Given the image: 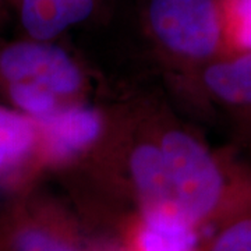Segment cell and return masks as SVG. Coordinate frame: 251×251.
Instances as JSON below:
<instances>
[{"instance_id":"8fae6325","label":"cell","mask_w":251,"mask_h":251,"mask_svg":"<svg viewBox=\"0 0 251 251\" xmlns=\"http://www.w3.org/2000/svg\"><path fill=\"white\" fill-rule=\"evenodd\" d=\"M209 251H251V211L244 212L222 230Z\"/></svg>"},{"instance_id":"7c38bea8","label":"cell","mask_w":251,"mask_h":251,"mask_svg":"<svg viewBox=\"0 0 251 251\" xmlns=\"http://www.w3.org/2000/svg\"><path fill=\"white\" fill-rule=\"evenodd\" d=\"M230 32L243 50H251V0H230Z\"/></svg>"},{"instance_id":"52a82bcc","label":"cell","mask_w":251,"mask_h":251,"mask_svg":"<svg viewBox=\"0 0 251 251\" xmlns=\"http://www.w3.org/2000/svg\"><path fill=\"white\" fill-rule=\"evenodd\" d=\"M94 0H18L20 23L29 38L52 41L69 27L84 21Z\"/></svg>"},{"instance_id":"3957f363","label":"cell","mask_w":251,"mask_h":251,"mask_svg":"<svg viewBox=\"0 0 251 251\" xmlns=\"http://www.w3.org/2000/svg\"><path fill=\"white\" fill-rule=\"evenodd\" d=\"M148 17L155 35L176 53L206 57L221 41L215 0H151Z\"/></svg>"},{"instance_id":"30bf717a","label":"cell","mask_w":251,"mask_h":251,"mask_svg":"<svg viewBox=\"0 0 251 251\" xmlns=\"http://www.w3.org/2000/svg\"><path fill=\"white\" fill-rule=\"evenodd\" d=\"M10 251H77L53 229L42 224L21 225L10 240Z\"/></svg>"},{"instance_id":"8992f818","label":"cell","mask_w":251,"mask_h":251,"mask_svg":"<svg viewBox=\"0 0 251 251\" xmlns=\"http://www.w3.org/2000/svg\"><path fill=\"white\" fill-rule=\"evenodd\" d=\"M130 168L144 215L179 218L175 209L169 169L161 148L151 144L140 145L131 156Z\"/></svg>"},{"instance_id":"7a4b0ae2","label":"cell","mask_w":251,"mask_h":251,"mask_svg":"<svg viewBox=\"0 0 251 251\" xmlns=\"http://www.w3.org/2000/svg\"><path fill=\"white\" fill-rule=\"evenodd\" d=\"M81 82L77 64L49 41L29 38L0 46V90L28 87L63 100L80 90Z\"/></svg>"},{"instance_id":"277c9868","label":"cell","mask_w":251,"mask_h":251,"mask_svg":"<svg viewBox=\"0 0 251 251\" xmlns=\"http://www.w3.org/2000/svg\"><path fill=\"white\" fill-rule=\"evenodd\" d=\"M38 123L44 163L73 158L97 140L102 127L98 113L82 106H64Z\"/></svg>"},{"instance_id":"ba28073f","label":"cell","mask_w":251,"mask_h":251,"mask_svg":"<svg viewBox=\"0 0 251 251\" xmlns=\"http://www.w3.org/2000/svg\"><path fill=\"white\" fill-rule=\"evenodd\" d=\"M205 84L226 103L251 108V50L230 62L212 64L205 72Z\"/></svg>"},{"instance_id":"6da1fadb","label":"cell","mask_w":251,"mask_h":251,"mask_svg":"<svg viewBox=\"0 0 251 251\" xmlns=\"http://www.w3.org/2000/svg\"><path fill=\"white\" fill-rule=\"evenodd\" d=\"M161 150L169 169L176 214L196 226L224 204V175L205 148L183 131L168 133Z\"/></svg>"},{"instance_id":"5b68a950","label":"cell","mask_w":251,"mask_h":251,"mask_svg":"<svg viewBox=\"0 0 251 251\" xmlns=\"http://www.w3.org/2000/svg\"><path fill=\"white\" fill-rule=\"evenodd\" d=\"M42 162L38 120L17 109L0 106V180Z\"/></svg>"},{"instance_id":"9c48e42d","label":"cell","mask_w":251,"mask_h":251,"mask_svg":"<svg viewBox=\"0 0 251 251\" xmlns=\"http://www.w3.org/2000/svg\"><path fill=\"white\" fill-rule=\"evenodd\" d=\"M194 225L165 215H144L138 236L140 251H194Z\"/></svg>"},{"instance_id":"4fadbf2b","label":"cell","mask_w":251,"mask_h":251,"mask_svg":"<svg viewBox=\"0 0 251 251\" xmlns=\"http://www.w3.org/2000/svg\"><path fill=\"white\" fill-rule=\"evenodd\" d=\"M1 3H3V0H0V6H1Z\"/></svg>"}]
</instances>
